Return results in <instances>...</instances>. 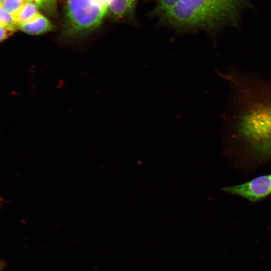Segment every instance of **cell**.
Here are the masks:
<instances>
[{
    "label": "cell",
    "instance_id": "5b68a950",
    "mask_svg": "<svg viewBox=\"0 0 271 271\" xmlns=\"http://www.w3.org/2000/svg\"><path fill=\"white\" fill-rule=\"evenodd\" d=\"M17 28L30 35H40L51 31L53 26L45 16L39 14L32 20L19 25Z\"/></svg>",
    "mask_w": 271,
    "mask_h": 271
},
{
    "label": "cell",
    "instance_id": "7c38bea8",
    "mask_svg": "<svg viewBox=\"0 0 271 271\" xmlns=\"http://www.w3.org/2000/svg\"><path fill=\"white\" fill-rule=\"evenodd\" d=\"M25 2H31L36 4L38 8H48L53 6L56 0H24Z\"/></svg>",
    "mask_w": 271,
    "mask_h": 271
},
{
    "label": "cell",
    "instance_id": "8992f818",
    "mask_svg": "<svg viewBox=\"0 0 271 271\" xmlns=\"http://www.w3.org/2000/svg\"><path fill=\"white\" fill-rule=\"evenodd\" d=\"M137 0H110L108 12L115 19L122 18L132 9Z\"/></svg>",
    "mask_w": 271,
    "mask_h": 271
},
{
    "label": "cell",
    "instance_id": "30bf717a",
    "mask_svg": "<svg viewBox=\"0 0 271 271\" xmlns=\"http://www.w3.org/2000/svg\"><path fill=\"white\" fill-rule=\"evenodd\" d=\"M179 2V0H158L159 9L165 12L173 9Z\"/></svg>",
    "mask_w": 271,
    "mask_h": 271
},
{
    "label": "cell",
    "instance_id": "9c48e42d",
    "mask_svg": "<svg viewBox=\"0 0 271 271\" xmlns=\"http://www.w3.org/2000/svg\"><path fill=\"white\" fill-rule=\"evenodd\" d=\"M0 23L1 25L17 27L13 16L1 8L0 9Z\"/></svg>",
    "mask_w": 271,
    "mask_h": 271
},
{
    "label": "cell",
    "instance_id": "52a82bcc",
    "mask_svg": "<svg viewBox=\"0 0 271 271\" xmlns=\"http://www.w3.org/2000/svg\"><path fill=\"white\" fill-rule=\"evenodd\" d=\"M39 14L38 7L36 4L26 2L19 11L14 16L17 27L19 25L32 20Z\"/></svg>",
    "mask_w": 271,
    "mask_h": 271
},
{
    "label": "cell",
    "instance_id": "ba28073f",
    "mask_svg": "<svg viewBox=\"0 0 271 271\" xmlns=\"http://www.w3.org/2000/svg\"><path fill=\"white\" fill-rule=\"evenodd\" d=\"M24 0H1V8L11 14L13 17L25 3Z\"/></svg>",
    "mask_w": 271,
    "mask_h": 271
},
{
    "label": "cell",
    "instance_id": "8fae6325",
    "mask_svg": "<svg viewBox=\"0 0 271 271\" xmlns=\"http://www.w3.org/2000/svg\"><path fill=\"white\" fill-rule=\"evenodd\" d=\"M1 25V41H3L7 39L9 36L12 35L16 31V27L6 26L3 25Z\"/></svg>",
    "mask_w": 271,
    "mask_h": 271
},
{
    "label": "cell",
    "instance_id": "277c9868",
    "mask_svg": "<svg viewBox=\"0 0 271 271\" xmlns=\"http://www.w3.org/2000/svg\"><path fill=\"white\" fill-rule=\"evenodd\" d=\"M222 190L251 202L257 201L271 194V174L256 177L243 184L227 186Z\"/></svg>",
    "mask_w": 271,
    "mask_h": 271
},
{
    "label": "cell",
    "instance_id": "3957f363",
    "mask_svg": "<svg viewBox=\"0 0 271 271\" xmlns=\"http://www.w3.org/2000/svg\"><path fill=\"white\" fill-rule=\"evenodd\" d=\"M110 0H68L67 32L77 35L98 26L108 12Z\"/></svg>",
    "mask_w": 271,
    "mask_h": 271
},
{
    "label": "cell",
    "instance_id": "7a4b0ae2",
    "mask_svg": "<svg viewBox=\"0 0 271 271\" xmlns=\"http://www.w3.org/2000/svg\"><path fill=\"white\" fill-rule=\"evenodd\" d=\"M239 0H179L165 13L171 24L181 28L212 26L232 16Z\"/></svg>",
    "mask_w": 271,
    "mask_h": 271
},
{
    "label": "cell",
    "instance_id": "6da1fadb",
    "mask_svg": "<svg viewBox=\"0 0 271 271\" xmlns=\"http://www.w3.org/2000/svg\"><path fill=\"white\" fill-rule=\"evenodd\" d=\"M224 76L233 90L237 134L257 159L271 158V86L237 73Z\"/></svg>",
    "mask_w": 271,
    "mask_h": 271
}]
</instances>
